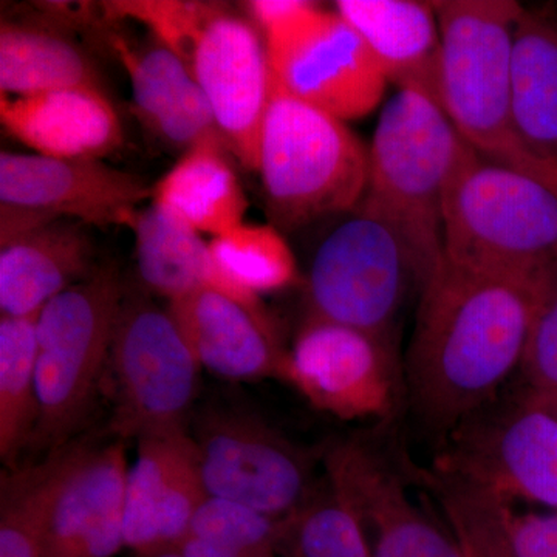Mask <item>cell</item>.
I'll return each mask as SVG.
<instances>
[{"label": "cell", "mask_w": 557, "mask_h": 557, "mask_svg": "<svg viewBox=\"0 0 557 557\" xmlns=\"http://www.w3.org/2000/svg\"><path fill=\"white\" fill-rule=\"evenodd\" d=\"M512 115L533 159L557 171V9L523 7L515 42Z\"/></svg>", "instance_id": "cb8c5ba5"}, {"label": "cell", "mask_w": 557, "mask_h": 557, "mask_svg": "<svg viewBox=\"0 0 557 557\" xmlns=\"http://www.w3.org/2000/svg\"><path fill=\"white\" fill-rule=\"evenodd\" d=\"M75 445L39 463L5 468L0 480V557H44L54 498Z\"/></svg>", "instance_id": "4316f807"}, {"label": "cell", "mask_w": 557, "mask_h": 557, "mask_svg": "<svg viewBox=\"0 0 557 557\" xmlns=\"http://www.w3.org/2000/svg\"><path fill=\"white\" fill-rule=\"evenodd\" d=\"M336 11L366 40L387 83L418 91L443 109L442 33L434 3L339 0Z\"/></svg>", "instance_id": "ffe728a7"}, {"label": "cell", "mask_w": 557, "mask_h": 557, "mask_svg": "<svg viewBox=\"0 0 557 557\" xmlns=\"http://www.w3.org/2000/svg\"><path fill=\"white\" fill-rule=\"evenodd\" d=\"M434 469L515 498L557 509V417L520 391L461 421Z\"/></svg>", "instance_id": "7c38bea8"}, {"label": "cell", "mask_w": 557, "mask_h": 557, "mask_svg": "<svg viewBox=\"0 0 557 557\" xmlns=\"http://www.w3.org/2000/svg\"><path fill=\"white\" fill-rule=\"evenodd\" d=\"M109 361L119 440L186 429L201 368L170 310L124 292Z\"/></svg>", "instance_id": "30bf717a"}, {"label": "cell", "mask_w": 557, "mask_h": 557, "mask_svg": "<svg viewBox=\"0 0 557 557\" xmlns=\"http://www.w3.org/2000/svg\"><path fill=\"white\" fill-rule=\"evenodd\" d=\"M222 141L186 150L152 188L153 205L183 225L219 237L244 225L248 199Z\"/></svg>", "instance_id": "d4e9b609"}, {"label": "cell", "mask_w": 557, "mask_h": 557, "mask_svg": "<svg viewBox=\"0 0 557 557\" xmlns=\"http://www.w3.org/2000/svg\"><path fill=\"white\" fill-rule=\"evenodd\" d=\"M102 10L108 21L141 22L185 62L207 95L231 156L245 170L258 171L273 72L255 22L219 3L183 0L108 2Z\"/></svg>", "instance_id": "7a4b0ae2"}, {"label": "cell", "mask_w": 557, "mask_h": 557, "mask_svg": "<svg viewBox=\"0 0 557 557\" xmlns=\"http://www.w3.org/2000/svg\"><path fill=\"white\" fill-rule=\"evenodd\" d=\"M442 104L480 156L505 166L557 172L523 148L512 115L516 32L523 5L512 0H438Z\"/></svg>", "instance_id": "5b68a950"}, {"label": "cell", "mask_w": 557, "mask_h": 557, "mask_svg": "<svg viewBox=\"0 0 557 557\" xmlns=\"http://www.w3.org/2000/svg\"><path fill=\"white\" fill-rule=\"evenodd\" d=\"M555 5H556V9H557V3H555Z\"/></svg>", "instance_id": "d590c367"}, {"label": "cell", "mask_w": 557, "mask_h": 557, "mask_svg": "<svg viewBox=\"0 0 557 557\" xmlns=\"http://www.w3.org/2000/svg\"><path fill=\"white\" fill-rule=\"evenodd\" d=\"M220 269L252 295L281 292L299 281L298 263L284 234L273 225H244L214 237Z\"/></svg>", "instance_id": "f546056e"}, {"label": "cell", "mask_w": 557, "mask_h": 557, "mask_svg": "<svg viewBox=\"0 0 557 557\" xmlns=\"http://www.w3.org/2000/svg\"><path fill=\"white\" fill-rule=\"evenodd\" d=\"M287 520L208 496L194 516L188 536L249 557H285Z\"/></svg>", "instance_id": "4dcf8cb0"}, {"label": "cell", "mask_w": 557, "mask_h": 557, "mask_svg": "<svg viewBox=\"0 0 557 557\" xmlns=\"http://www.w3.org/2000/svg\"><path fill=\"white\" fill-rule=\"evenodd\" d=\"M472 150L448 113L418 91L398 90L381 110L369 148L368 190L357 209L401 234L423 288L445 262L446 190Z\"/></svg>", "instance_id": "3957f363"}, {"label": "cell", "mask_w": 557, "mask_h": 557, "mask_svg": "<svg viewBox=\"0 0 557 557\" xmlns=\"http://www.w3.org/2000/svg\"><path fill=\"white\" fill-rule=\"evenodd\" d=\"M127 463L123 440L75 445L51 508L44 557H113L124 545Z\"/></svg>", "instance_id": "e0dca14e"}, {"label": "cell", "mask_w": 557, "mask_h": 557, "mask_svg": "<svg viewBox=\"0 0 557 557\" xmlns=\"http://www.w3.org/2000/svg\"><path fill=\"white\" fill-rule=\"evenodd\" d=\"M509 536L519 557H557V515L509 512Z\"/></svg>", "instance_id": "d6a6232c"}, {"label": "cell", "mask_w": 557, "mask_h": 557, "mask_svg": "<svg viewBox=\"0 0 557 557\" xmlns=\"http://www.w3.org/2000/svg\"><path fill=\"white\" fill-rule=\"evenodd\" d=\"M123 296L116 271L102 267L39 311L35 448L50 453L67 445L89 412L110 359Z\"/></svg>", "instance_id": "ba28073f"}, {"label": "cell", "mask_w": 557, "mask_h": 557, "mask_svg": "<svg viewBox=\"0 0 557 557\" xmlns=\"http://www.w3.org/2000/svg\"><path fill=\"white\" fill-rule=\"evenodd\" d=\"M534 284L483 273L445 258L418 302L406 383L418 416L450 434L497 398L520 370L534 307Z\"/></svg>", "instance_id": "6da1fadb"}, {"label": "cell", "mask_w": 557, "mask_h": 557, "mask_svg": "<svg viewBox=\"0 0 557 557\" xmlns=\"http://www.w3.org/2000/svg\"><path fill=\"white\" fill-rule=\"evenodd\" d=\"M247 9L265 39L274 79L288 94L343 121L379 108L386 76L338 11L302 0H256Z\"/></svg>", "instance_id": "52a82bcc"}, {"label": "cell", "mask_w": 557, "mask_h": 557, "mask_svg": "<svg viewBox=\"0 0 557 557\" xmlns=\"http://www.w3.org/2000/svg\"><path fill=\"white\" fill-rule=\"evenodd\" d=\"M84 223L57 219L2 245L0 310L33 317L94 273V244Z\"/></svg>", "instance_id": "7402d4cb"}, {"label": "cell", "mask_w": 557, "mask_h": 557, "mask_svg": "<svg viewBox=\"0 0 557 557\" xmlns=\"http://www.w3.org/2000/svg\"><path fill=\"white\" fill-rule=\"evenodd\" d=\"M423 479L465 557H519L509 536L507 502L437 469Z\"/></svg>", "instance_id": "f1b7e54d"}, {"label": "cell", "mask_w": 557, "mask_h": 557, "mask_svg": "<svg viewBox=\"0 0 557 557\" xmlns=\"http://www.w3.org/2000/svg\"><path fill=\"white\" fill-rule=\"evenodd\" d=\"M258 172L271 225L296 231L359 207L368 190L369 148L346 121L293 97L273 76Z\"/></svg>", "instance_id": "8992f818"}, {"label": "cell", "mask_w": 557, "mask_h": 557, "mask_svg": "<svg viewBox=\"0 0 557 557\" xmlns=\"http://www.w3.org/2000/svg\"><path fill=\"white\" fill-rule=\"evenodd\" d=\"M38 314L0 318V458L5 468L16 467L38 426Z\"/></svg>", "instance_id": "83f0119b"}, {"label": "cell", "mask_w": 557, "mask_h": 557, "mask_svg": "<svg viewBox=\"0 0 557 557\" xmlns=\"http://www.w3.org/2000/svg\"><path fill=\"white\" fill-rule=\"evenodd\" d=\"M421 288L420 267L401 234L379 215L355 209L314 255L309 314L394 339L403 304Z\"/></svg>", "instance_id": "9c48e42d"}, {"label": "cell", "mask_w": 557, "mask_h": 557, "mask_svg": "<svg viewBox=\"0 0 557 557\" xmlns=\"http://www.w3.org/2000/svg\"><path fill=\"white\" fill-rule=\"evenodd\" d=\"M190 437L208 496L287 520L321 485L313 453L251 413L209 409L197 417Z\"/></svg>", "instance_id": "8fae6325"}, {"label": "cell", "mask_w": 557, "mask_h": 557, "mask_svg": "<svg viewBox=\"0 0 557 557\" xmlns=\"http://www.w3.org/2000/svg\"><path fill=\"white\" fill-rule=\"evenodd\" d=\"M403 379L394 339L310 314L277 376L314 409L344 421L394 417Z\"/></svg>", "instance_id": "4fadbf2b"}, {"label": "cell", "mask_w": 557, "mask_h": 557, "mask_svg": "<svg viewBox=\"0 0 557 557\" xmlns=\"http://www.w3.org/2000/svg\"><path fill=\"white\" fill-rule=\"evenodd\" d=\"M110 46L129 75L139 120L153 134L186 150L208 141L225 145L207 95L174 51L159 40L135 50L116 35Z\"/></svg>", "instance_id": "44dd1931"}, {"label": "cell", "mask_w": 557, "mask_h": 557, "mask_svg": "<svg viewBox=\"0 0 557 557\" xmlns=\"http://www.w3.org/2000/svg\"><path fill=\"white\" fill-rule=\"evenodd\" d=\"M520 373L523 391L557 395V265L534 284V307Z\"/></svg>", "instance_id": "1f68e13d"}, {"label": "cell", "mask_w": 557, "mask_h": 557, "mask_svg": "<svg viewBox=\"0 0 557 557\" xmlns=\"http://www.w3.org/2000/svg\"><path fill=\"white\" fill-rule=\"evenodd\" d=\"M325 480L357 516L370 557H465L454 537L410 496L406 480L361 440L322 453Z\"/></svg>", "instance_id": "5bb4252c"}, {"label": "cell", "mask_w": 557, "mask_h": 557, "mask_svg": "<svg viewBox=\"0 0 557 557\" xmlns=\"http://www.w3.org/2000/svg\"><path fill=\"white\" fill-rule=\"evenodd\" d=\"M177 547L186 557H249L215 547V545L208 544V542L193 536L186 537Z\"/></svg>", "instance_id": "836d02e7"}, {"label": "cell", "mask_w": 557, "mask_h": 557, "mask_svg": "<svg viewBox=\"0 0 557 557\" xmlns=\"http://www.w3.org/2000/svg\"><path fill=\"white\" fill-rule=\"evenodd\" d=\"M123 505L124 545L132 552L177 547L208 497L199 453L186 429L137 440Z\"/></svg>", "instance_id": "2e32d148"}, {"label": "cell", "mask_w": 557, "mask_h": 557, "mask_svg": "<svg viewBox=\"0 0 557 557\" xmlns=\"http://www.w3.org/2000/svg\"><path fill=\"white\" fill-rule=\"evenodd\" d=\"M0 121L11 137L50 159L102 160L124 141L119 112L97 87L0 95Z\"/></svg>", "instance_id": "ac0fdd59"}, {"label": "cell", "mask_w": 557, "mask_h": 557, "mask_svg": "<svg viewBox=\"0 0 557 557\" xmlns=\"http://www.w3.org/2000/svg\"><path fill=\"white\" fill-rule=\"evenodd\" d=\"M131 230L135 234L139 277L157 295L174 300L199 289H212L271 321L259 296L239 287L220 269L200 234L163 209L153 203L139 209Z\"/></svg>", "instance_id": "603a6c76"}, {"label": "cell", "mask_w": 557, "mask_h": 557, "mask_svg": "<svg viewBox=\"0 0 557 557\" xmlns=\"http://www.w3.org/2000/svg\"><path fill=\"white\" fill-rule=\"evenodd\" d=\"M152 197L145 180L101 160H61L2 152L0 203L33 209L86 226H129Z\"/></svg>", "instance_id": "9a60e30c"}, {"label": "cell", "mask_w": 557, "mask_h": 557, "mask_svg": "<svg viewBox=\"0 0 557 557\" xmlns=\"http://www.w3.org/2000/svg\"><path fill=\"white\" fill-rule=\"evenodd\" d=\"M168 310L200 368L228 381L277 379L287 350L273 321L212 289L170 300Z\"/></svg>", "instance_id": "d6986e66"}, {"label": "cell", "mask_w": 557, "mask_h": 557, "mask_svg": "<svg viewBox=\"0 0 557 557\" xmlns=\"http://www.w3.org/2000/svg\"><path fill=\"white\" fill-rule=\"evenodd\" d=\"M97 87L90 58L57 28L2 22L0 91L3 97H35L47 91Z\"/></svg>", "instance_id": "484cf974"}, {"label": "cell", "mask_w": 557, "mask_h": 557, "mask_svg": "<svg viewBox=\"0 0 557 557\" xmlns=\"http://www.w3.org/2000/svg\"><path fill=\"white\" fill-rule=\"evenodd\" d=\"M522 391H523V388H522ZM523 392H525L528 397H530L531 399H534V401H536L537 405H541L542 408L549 410V412H552L553 416L557 417V395H536V394H531V392H527V391H523Z\"/></svg>", "instance_id": "e575fe53"}, {"label": "cell", "mask_w": 557, "mask_h": 557, "mask_svg": "<svg viewBox=\"0 0 557 557\" xmlns=\"http://www.w3.org/2000/svg\"><path fill=\"white\" fill-rule=\"evenodd\" d=\"M445 258L525 278L557 265V172L505 166L472 150L445 196Z\"/></svg>", "instance_id": "277c9868"}]
</instances>
